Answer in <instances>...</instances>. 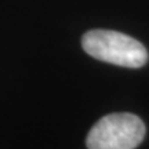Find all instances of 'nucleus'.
<instances>
[{
    "label": "nucleus",
    "instance_id": "1",
    "mask_svg": "<svg viewBox=\"0 0 149 149\" xmlns=\"http://www.w3.org/2000/svg\"><path fill=\"white\" fill-rule=\"evenodd\" d=\"M81 46L93 58L124 68L138 69L148 61V51L142 43L116 31H90L83 36Z\"/></svg>",
    "mask_w": 149,
    "mask_h": 149
},
{
    "label": "nucleus",
    "instance_id": "2",
    "mask_svg": "<svg viewBox=\"0 0 149 149\" xmlns=\"http://www.w3.org/2000/svg\"><path fill=\"white\" fill-rule=\"evenodd\" d=\"M145 137L144 122L133 113H112L94 124L86 139L88 149H134Z\"/></svg>",
    "mask_w": 149,
    "mask_h": 149
}]
</instances>
